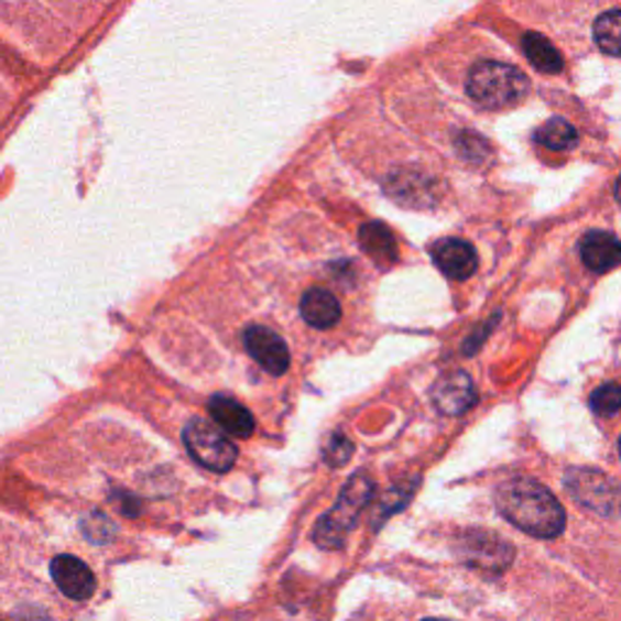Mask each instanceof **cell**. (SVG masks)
<instances>
[{"label": "cell", "instance_id": "cell-4", "mask_svg": "<svg viewBox=\"0 0 621 621\" xmlns=\"http://www.w3.org/2000/svg\"><path fill=\"white\" fill-rule=\"evenodd\" d=\"M183 439H185L189 457L209 471H217V473L229 471L238 459L236 445L224 435V429L217 423L195 417V421L187 423Z\"/></svg>", "mask_w": 621, "mask_h": 621}, {"label": "cell", "instance_id": "cell-17", "mask_svg": "<svg viewBox=\"0 0 621 621\" xmlns=\"http://www.w3.org/2000/svg\"><path fill=\"white\" fill-rule=\"evenodd\" d=\"M534 139L548 151H568L570 146H576L578 134H576V129L566 122V119H548L546 124L536 129Z\"/></svg>", "mask_w": 621, "mask_h": 621}, {"label": "cell", "instance_id": "cell-3", "mask_svg": "<svg viewBox=\"0 0 621 621\" xmlns=\"http://www.w3.org/2000/svg\"><path fill=\"white\" fill-rule=\"evenodd\" d=\"M374 495V481L364 473H357L342 488L338 503L328 510V515L316 524L314 540L324 548H342L348 542L350 532L355 530L360 512L367 508L369 500Z\"/></svg>", "mask_w": 621, "mask_h": 621}, {"label": "cell", "instance_id": "cell-12", "mask_svg": "<svg viewBox=\"0 0 621 621\" xmlns=\"http://www.w3.org/2000/svg\"><path fill=\"white\" fill-rule=\"evenodd\" d=\"M209 415L214 417V423H217L224 433L231 437L246 439L253 435V429H255L253 415H250L246 405L238 403L231 396H224V393H217V396L209 401Z\"/></svg>", "mask_w": 621, "mask_h": 621}, {"label": "cell", "instance_id": "cell-1", "mask_svg": "<svg viewBox=\"0 0 621 621\" xmlns=\"http://www.w3.org/2000/svg\"><path fill=\"white\" fill-rule=\"evenodd\" d=\"M495 505L518 530L540 540H556L566 530V512L548 488L532 479H510L495 491Z\"/></svg>", "mask_w": 621, "mask_h": 621}, {"label": "cell", "instance_id": "cell-16", "mask_svg": "<svg viewBox=\"0 0 621 621\" xmlns=\"http://www.w3.org/2000/svg\"><path fill=\"white\" fill-rule=\"evenodd\" d=\"M592 37L597 46L609 56L621 58V10H609L595 20Z\"/></svg>", "mask_w": 621, "mask_h": 621}, {"label": "cell", "instance_id": "cell-15", "mask_svg": "<svg viewBox=\"0 0 621 621\" xmlns=\"http://www.w3.org/2000/svg\"><path fill=\"white\" fill-rule=\"evenodd\" d=\"M522 50H524V54H527L530 64L536 70H542V74L554 76V74H560V70H564V58H560L556 46L552 42H546L542 34H534V32L524 34Z\"/></svg>", "mask_w": 621, "mask_h": 621}, {"label": "cell", "instance_id": "cell-21", "mask_svg": "<svg viewBox=\"0 0 621 621\" xmlns=\"http://www.w3.org/2000/svg\"><path fill=\"white\" fill-rule=\"evenodd\" d=\"M425 621H445V619H425Z\"/></svg>", "mask_w": 621, "mask_h": 621}, {"label": "cell", "instance_id": "cell-7", "mask_svg": "<svg viewBox=\"0 0 621 621\" xmlns=\"http://www.w3.org/2000/svg\"><path fill=\"white\" fill-rule=\"evenodd\" d=\"M433 401L439 413L457 417L469 411L476 403L473 381L466 372H451L447 377H442L433 389Z\"/></svg>", "mask_w": 621, "mask_h": 621}, {"label": "cell", "instance_id": "cell-13", "mask_svg": "<svg viewBox=\"0 0 621 621\" xmlns=\"http://www.w3.org/2000/svg\"><path fill=\"white\" fill-rule=\"evenodd\" d=\"M302 316L310 328H333L338 326V320L342 316L340 302L336 298V294H330L326 290H308L302 296Z\"/></svg>", "mask_w": 621, "mask_h": 621}, {"label": "cell", "instance_id": "cell-6", "mask_svg": "<svg viewBox=\"0 0 621 621\" xmlns=\"http://www.w3.org/2000/svg\"><path fill=\"white\" fill-rule=\"evenodd\" d=\"M243 342L248 355L272 377H282L290 369V350H286V342L274 330L253 326L246 330Z\"/></svg>", "mask_w": 621, "mask_h": 621}, {"label": "cell", "instance_id": "cell-20", "mask_svg": "<svg viewBox=\"0 0 621 621\" xmlns=\"http://www.w3.org/2000/svg\"><path fill=\"white\" fill-rule=\"evenodd\" d=\"M614 193H617V199L621 201V177L617 181V187H614Z\"/></svg>", "mask_w": 621, "mask_h": 621}, {"label": "cell", "instance_id": "cell-5", "mask_svg": "<svg viewBox=\"0 0 621 621\" xmlns=\"http://www.w3.org/2000/svg\"><path fill=\"white\" fill-rule=\"evenodd\" d=\"M566 488L588 510L602 512L607 518L621 512V488L609 481L602 471L573 469L566 476Z\"/></svg>", "mask_w": 621, "mask_h": 621}, {"label": "cell", "instance_id": "cell-8", "mask_svg": "<svg viewBox=\"0 0 621 621\" xmlns=\"http://www.w3.org/2000/svg\"><path fill=\"white\" fill-rule=\"evenodd\" d=\"M433 260L449 280H469L479 268L473 246L461 241V238H442L433 248Z\"/></svg>", "mask_w": 621, "mask_h": 621}, {"label": "cell", "instance_id": "cell-11", "mask_svg": "<svg viewBox=\"0 0 621 621\" xmlns=\"http://www.w3.org/2000/svg\"><path fill=\"white\" fill-rule=\"evenodd\" d=\"M580 258L592 272H609L621 265V241L607 231H590L580 241Z\"/></svg>", "mask_w": 621, "mask_h": 621}, {"label": "cell", "instance_id": "cell-18", "mask_svg": "<svg viewBox=\"0 0 621 621\" xmlns=\"http://www.w3.org/2000/svg\"><path fill=\"white\" fill-rule=\"evenodd\" d=\"M590 408L600 417H612L621 411V386L604 384L590 396Z\"/></svg>", "mask_w": 621, "mask_h": 621}, {"label": "cell", "instance_id": "cell-9", "mask_svg": "<svg viewBox=\"0 0 621 621\" xmlns=\"http://www.w3.org/2000/svg\"><path fill=\"white\" fill-rule=\"evenodd\" d=\"M52 578L70 600H88L95 592L92 570L76 556H58L52 560Z\"/></svg>", "mask_w": 621, "mask_h": 621}, {"label": "cell", "instance_id": "cell-22", "mask_svg": "<svg viewBox=\"0 0 621 621\" xmlns=\"http://www.w3.org/2000/svg\"><path fill=\"white\" fill-rule=\"evenodd\" d=\"M619 454H621V437H619Z\"/></svg>", "mask_w": 621, "mask_h": 621}, {"label": "cell", "instance_id": "cell-14", "mask_svg": "<svg viewBox=\"0 0 621 621\" xmlns=\"http://www.w3.org/2000/svg\"><path fill=\"white\" fill-rule=\"evenodd\" d=\"M360 243L364 248V253L372 258L377 265H391V262L399 258L396 238H393V233L389 231V226L379 224V221L362 226Z\"/></svg>", "mask_w": 621, "mask_h": 621}, {"label": "cell", "instance_id": "cell-2", "mask_svg": "<svg viewBox=\"0 0 621 621\" xmlns=\"http://www.w3.org/2000/svg\"><path fill=\"white\" fill-rule=\"evenodd\" d=\"M530 90V80L520 68L500 62H483L476 66L469 80H466V92L469 98L486 107V110H503V107L518 105Z\"/></svg>", "mask_w": 621, "mask_h": 621}, {"label": "cell", "instance_id": "cell-19", "mask_svg": "<svg viewBox=\"0 0 621 621\" xmlns=\"http://www.w3.org/2000/svg\"><path fill=\"white\" fill-rule=\"evenodd\" d=\"M352 442L345 437V435H340V433H336V435H330L328 437V442H326V447H324V454H326V461L330 464V466H340V464H345L348 461L350 457H352Z\"/></svg>", "mask_w": 621, "mask_h": 621}, {"label": "cell", "instance_id": "cell-10", "mask_svg": "<svg viewBox=\"0 0 621 621\" xmlns=\"http://www.w3.org/2000/svg\"><path fill=\"white\" fill-rule=\"evenodd\" d=\"M461 556H466L471 566L488 568V570H505L512 560V548L500 542L498 536H486V532H476L466 536V544L461 548Z\"/></svg>", "mask_w": 621, "mask_h": 621}]
</instances>
